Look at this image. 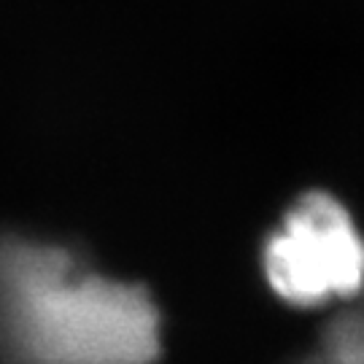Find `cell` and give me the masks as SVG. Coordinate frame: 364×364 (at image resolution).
<instances>
[{
  "label": "cell",
  "mask_w": 364,
  "mask_h": 364,
  "mask_svg": "<svg viewBox=\"0 0 364 364\" xmlns=\"http://www.w3.org/2000/svg\"><path fill=\"white\" fill-rule=\"evenodd\" d=\"M159 313L135 284L68 251L0 243V364H154Z\"/></svg>",
  "instance_id": "1"
},
{
  "label": "cell",
  "mask_w": 364,
  "mask_h": 364,
  "mask_svg": "<svg viewBox=\"0 0 364 364\" xmlns=\"http://www.w3.org/2000/svg\"><path fill=\"white\" fill-rule=\"evenodd\" d=\"M264 275L291 305L351 297L364 284V240L335 197H302L264 246Z\"/></svg>",
  "instance_id": "2"
},
{
  "label": "cell",
  "mask_w": 364,
  "mask_h": 364,
  "mask_svg": "<svg viewBox=\"0 0 364 364\" xmlns=\"http://www.w3.org/2000/svg\"><path fill=\"white\" fill-rule=\"evenodd\" d=\"M299 364H364V356L353 351L351 346L346 348L343 340H338L335 335H326L318 353H313V356H308L305 362Z\"/></svg>",
  "instance_id": "3"
}]
</instances>
